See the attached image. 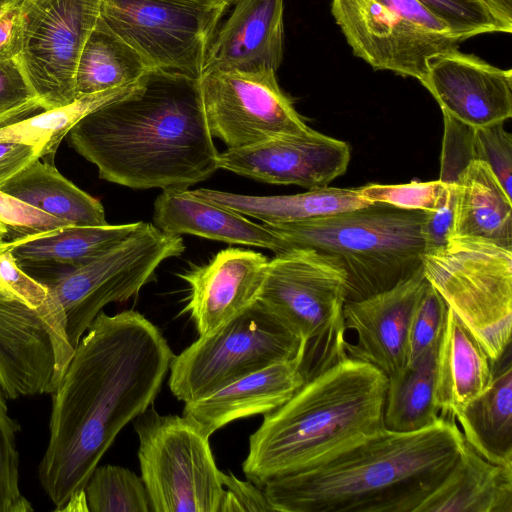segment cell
Wrapping results in <instances>:
<instances>
[{
	"mask_svg": "<svg viewBox=\"0 0 512 512\" xmlns=\"http://www.w3.org/2000/svg\"><path fill=\"white\" fill-rule=\"evenodd\" d=\"M448 306L428 282L411 319L407 367L414 365L438 345L445 324Z\"/></svg>",
	"mask_w": 512,
	"mask_h": 512,
	"instance_id": "35",
	"label": "cell"
},
{
	"mask_svg": "<svg viewBox=\"0 0 512 512\" xmlns=\"http://www.w3.org/2000/svg\"><path fill=\"white\" fill-rule=\"evenodd\" d=\"M67 137L101 179L133 189H188L219 169L200 79L183 75L149 70Z\"/></svg>",
	"mask_w": 512,
	"mask_h": 512,
	"instance_id": "2",
	"label": "cell"
},
{
	"mask_svg": "<svg viewBox=\"0 0 512 512\" xmlns=\"http://www.w3.org/2000/svg\"><path fill=\"white\" fill-rule=\"evenodd\" d=\"M132 86L81 96L69 105L42 110L13 123L0 126V142L36 146L42 150L44 158L49 156L53 159L63 138L82 116Z\"/></svg>",
	"mask_w": 512,
	"mask_h": 512,
	"instance_id": "32",
	"label": "cell"
},
{
	"mask_svg": "<svg viewBox=\"0 0 512 512\" xmlns=\"http://www.w3.org/2000/svg\"><path fill=\"white\" fill-rule=\"evenodd\" d=\"M387 387L382 371L350 357L309 379L287 402L264 414L249 437L245 476L263 487L381 431Z\"/></svg>",
	"mask_w": 512,
	"mask_h": 512,
	"instance_id": "4",
	"label": "cell"
},
{
	"mask_svg": "<svg viewBox=\"0 0 512 512\" xmlns=\"http://www.w3.org/2000/svg\"><path fill=\"white\" fill-rule=\"evenodd\" d=\"M84 493L90 512H151L142 478L122 466H96Z\"/></svg>",
	"mask_w": 512,
	"mask_h": 512,
	"instance_id": "33",
	"label": "cell"
},
{
	"mask_svg": "<svg viewBox=\"0 0 512 512\" xmlns=\"http://www.w3.org/2000/svg\"><path fill=\"white\" fill-rule=\"evenodd\" d=\"M10 248H11L10 240L0 239V253L5 251V250H7V249H10ZM1 290H7V289L5 288V286L0 281V291Z\"/></svg>",
	"mask_w": 512,
	"mask_h": 512,
	"instance_id": "49",
	"label": "cell"
},
{
	"mask_svg": "<svg viewBox=\"0 0 512 512\" xmlns=\"http://www.w3.org/2000/svg\"><path fill=\"white\" fill-rule=\"evenodd\" d=\"M268 262L262 253L227 248L208 263L179 274L190 287L183 311L199 336L215 331L258 300Z\"/></svg>",
	"mask_w": 512,
	"mask_h": 512,
	"instance_id": "19",
	"label": "cell"
},
{
	"mask_svg": "<svg viewBox=\"0 0 512 512\" xmlns=\"http://www.w3.org/2000/svg\"><path fill=\"white\" fill-rule=\"evenodd\" d=\"M24 1H27V0H24Z\"/></svg>",
	"mask_w": 512,
	"mask_h": 512,
	"instance_id": "52",
	"label": "cell"
},
{
	"mask_svg": "<svg viewBox=\"0 0 512 512\" xmlns=\"http://www.w3.org/2000/svg\"><path fill=\"white\" fill-rule=\"evenodd\" d=\"M142 222L66 226L10 240L18 265L37 281L81 267L121 243Z\"/></svg>",
	"mask_w": 512,
	"mask_h": 512,
	"instance_id": "23",
	"label": "cell"
},
{
	"mask_svg": "<svg viewBox=\"0 0 512 512\" xmlns=\"http://www.w3.org/2000/svg\"><path fill=\"white\" fill-rule=\"evenodd\" d=\"M424 275L491 362L511 344L512 249L475 237H451L422 256Z\"/></svg>",
	"mask_w": 512,
	"mask_h": 512,
	"instance_id": "7",
	"label": "cell"
},
{
	"mask_svg": "<svg viewBox=\"0 0 512 512\" xmlns=\"http://www.w3.org/2000/svg\"><path fill=\"white\" fill-rule=\"evenodd\" d=\"M195 1L203 2V3H217L222 0H195ZM225 1H227L229 3H234L236 0H225Z\"/></svg>",
	"mask_w": 512,
	"mask_h": 512,
	"instance_id": "51",
	"label": "cell"
},
{
	"mask_svg": "<svg viewBox=\"0 0 512 512\" xmlns=\"http://www.w3.org/2000/svg\"><path fill=\"white\" fill-rule=\"evenodd\" d=\"M438 345L399 376L388 379L383 412L386 429L411 432L440 419V410L435 402Z\"/></svg>",
	"mask_w": 512,
	"mask_h": 512,
	"instance_id": "31",
	"label": "cell"
},
{
	"mask_svg": "<svg viewBox=\"0 0 512 512\" xmlns=\"http://www.w3.org/2000/svg\"><path fill=\"white\" fill-rule=\"evenodd\" d=\"M464 441L456 422L443 417L411 432L383 428L262 488L277 512H417L457 461Z\"/></svg>",
	"mask_w": 512,
	"mask_h": 512,
	"instance_id": "3",
	"label": "cell"
},
{
	"mask_svg": "<svg viewBox=\"0 0 512 512\" xmlns=\"http://www.w3.org/2000/svg\"><path fill=\"white\" fill-rule=\"evenodd\" d=\"M6 237H8V230L0 223V239H5Z\"/></svg>",
	"mask_w": 512,
	"mask_h": 512,
	"instance_id": "50",
	"label": "cell"
},
{
	"mask_svg": "<svg viewBox=\"0 0 512 512\" xmlns=\"http://www.w3.org/2000/svg\"><path fill=\"white\" fill-rule=\"evenodd\" d=\"M0 223L7 228L10 240L72 226L2 190H0Z\"/></svg>",
	"mask_w": 512,
	"mask_h": 512,
	"instance_id": "40",
	"label": "cell"
},
{
	"mask_svg": "<svg viewBox=\"0 0 512 512\" xmlns=\"http://www.w3.org/2000/svg\"><path fill=\"white\" fill-rule=\"evenodd\" d=\"M153 223L169 235L190 234L275 253L285 251L282 239L263 224L202 199L189 189H164L154 202Z\"/></svg>",
	"mask_w": 512,
	"mask_h": 512,
	"instance_id": "22",
	"label": "cell"
},
{
	"mask_svg": "<svg viewBox=\"0 0 512 512\" xmlns=\"http://www.w3.org/2000/svg\"><path fill=\"white\" fill-rule=\"evenodd\" d=\"M174 355L159 328L140 312L96 316L51 394L39 480L55 511L84 494L118 433L153 404Z\"/></svg>",
	"mask_w": 512,
	"mask_h": 512,
	"instance_id": "1",
	"label": "cell"
},
{
	"mask_svg": "<svg viewBox=\"0 0 512 512\" xmlns=\"http://www.w3.org/2000/svg\"><path fill=\"white\" fill-rule=\"evenodd\" d=\"M23 1L24 0H0V13L14 5L22 3Z\"/></svg>",
	"mask_w": 512,
	"mask_h": 512,
	"instance_id": "48",
	"label": "cell"
},
{
	"mask_svg": "<svg viewBox=\"0 0 512 512\" xmlns=\"http://www.w3.org/2000/svg\"><path fill=\"white\" fill-rule=\"evenodd\" d=\"M0 190L72 226L108 224L101 202L65 178L53 162L35 160Z\"/></svg>",
	"mask_w": 512,
	"mask_h": 512,
	"instance_id": "29",
	"label": "cell"
},
{
	"mask_svg": "<svg viewBox=\"0 0 512 512\" xmlns=\"http://www.w3.org/2000/svg\"><path fill=\"white\" fill-rule=\"evenodd\" d=\"M454 184L451 237H475L512 249L511 197L487 164L470 161Z\"/></svg>",
	"mask_w": 512,
	"mask_h": 512,
	"instance_id": "27",
	"label": "cell"
},
{
	"mask_svg": "<svg viewBox=\"0 0 512 512\" xmlns=\"http://www.w3.org/2000/svg\"><path fill=\"white\" fill-rule=\"evenodd\" d=\"M149 70L138 52L99 18L77 64L76 91L81 97L129 87Z\"/></svg>",
	"mask_w": 512,
	"mask_h": 512,
	"instance_id": "30",
	"label": "cell"
},
{
	"mask_svg": "<svg viewBox=\"0 0 512 512\" xmlns=\"http://www.w3.org/2000/svg\"><path fill=\"white\" fill-rule=\"evenodd\" d=\"M204 112L213 138L237 149L310 128L268 69L212 71L200 79Z\"/></svg>",
	"mask_w": 512,
	"mask_h": 512,
	"instance_id": "15",
	"label": "cell"
},
{
	"mask_svg": "<svg viewBox=\"0 0 512 512\" xmlns=\"http://www.w3.org/2000/svg\"><path fill=\"white\" fill-rule=\"evenodd\" d=\"M101 0H27L21 3L15 57L41 108L69 105L82 49L100 17Z\"/></svg>",
	"mask_w": 512,
	"mask_h": 512,
	"instance_id": "13",
	"label": "cell"
},
{
	"mask_svg": "<svg viewBox=\"0 0 512 512\" xmlns=\"http://www.w3.org/2000/svg\"><path fill=\"white\" fill-rule=\"evenodd\" d=\"M0 281L8 291L32 308L41 306L49 295L43 284L18 265L11 248L0 253Z\"/></svg>",
	"mask_w": 512,
	"mask_h": 512,
	"instance_id": "42",
	"label": "cell"
},
{
	"mask_svg": "<svg viewBox=\"0 0 512 512\" xmlns=\"http://www.w3.org/2000/svg\"><path fill=\"white\" fill-rule=\"evenodd\" d=\"M455 209V184L448 190L436 210L428 212L424 225L425 251L444 246L452 235Z\"/></svg>",
	"mask_w": 512,
	"mask_h": 512,
	"instance_id": "44",
	"label": "cell"
},
{
	"mask_svg": "<svg viewBox=\"0 0 512 512\" xmlns=\"http://www.w3.org/2000/svg\"><path fill=\"white\" fill-rule=\"evenodd\" d=\"M504 123L472 127L471 146L473 160L487 164L504 191L511 197L512 190V136Z\"/></svg>",
	"mask_w": 512,
	"mask_h": 512,
	"instance_id": "38",
	"label": "cell"
},
{
	"mask_svg": "<svg viewBox=\"0 0 512 512\" xmlns=\"http://www.w3.org/2000/svg\"><path fill=\"white\" fill-rule=\"evenodd\" d=\"M257 301L300 339L306 381L347 357L346 273L332 257L309 248L276 253Z\"/></svg>",
	"mask_w": 512,
	"mask_h": 512,
	"instance_id": "6",
	"label": "cell"
},
{
	"mask_svg": "<svg viewBox=\"0 0 512 512\" xmlns=\"http://www.w3.org/2000/svg\"><path fill=\"white\" fill-rule=\"evenodd\" d=\"M428 281L421 266L392 288L357 301H346L343 320L347 357L369 363L388 379L399 376L408 363V340L414 310Z\"/></svg>",
	"mask_w": 512,
	"mask_h": 512,
	"instance_id": "17",
	"label": "cell"
},
{
	"mask_svg": "<svg viewBox=\"0 0 512 512\" xmlns=\"http://www.w3.org/2000/svg\"><path fill=\"white\" fill-rule=\"evenodd\" d=\"M491 375L488 355L448 307L436 358L435 402L440 417L455 421L487 387Z\"/></svg>",
	"mask_w": 512,
	"mask_h": 512,
	"instance_id": "24",
	"label": "cell"
},
{
	"mask_svg": "<svg viewBox=\"0 0 512 512\" xmlns=\"http://www.w3.org/2000/svg\"><path fill=\"white\" fill-rule=\"evenodd\" d=\"M464 41L478 34L500 32L482 0H417Z\"/></svg>",
	"mask_w": 512,
	"mask_h": 512,
	"instance_id": "36",
	"label": "cell"
},
{
	"mask_svg": "<svg viewBox=\"0 0 512 512\" xmlns=\"http://www.w3.org/2000/svg\"><path fill=\"white\" fill-rule=\"evenodd\" d=\"M151 512H220L225 495L209 436L190 417L149 407L133 420Z\"/></svg>",
	"mask_w": 512,
	"mask_h": 512,
	"instance_id": "8",
	"label": "cell"
},
{
	"mask_svg": "<svg viewBox=\"0 0 512 512\" xmlns=\"http://www.w3.org/2000/svg\"><path fill=\"white\" fill-rule=\"evenodd\" d=\"M465 441L487 461L512 467V347L492 362L487 387L456 416Z\"/></svg>",
	"mask_w": 512,
	"mask_h": 512,
	"instance_id": "26",
	"label": "cell"
},
{
	"mask_svg": "<svg viewBox=\"0 0 512 512\" xmlns=\"http://www.w3.org/2000/svg\"><path fill=\"white\" fill-rule=\"evenodd\" d=\"M230 4L101 0L100 19L150 70L201 79L206 52Z\"/></svg>",
	"mask_w": 512,
	"mask_h": 512,
	"instance_id": "12",
	"label": "cell"
},
{
	"mask_svg": "<svg viewBox=\"0 0 512 512\" xmlns=\"http://www.w3.org/2000/svg\"><path fill=\"white\" fill-rule=\"evenodd\" d=\"M185 250L183 239L151 223L91 262L39 281L65 313L66 333L75 349L102 308L137 295L155 279L158 266Z\"/></svg>",
	"mask_w": 512,
	"mask_h": 512,
	"instance_id": "10",
	"label": "cell"
},
{
	"mask_svg": "<svg viewBox=\"0 0 512 512\" xmlns=\"http://www.w3.org/2000/svg\"><path fill=\"white\" fill-rule=\"evenodd\" d=\"M208 46L203 74L277 71L284 51V0H236Z\"/></svg>",
	"mask_w": 512,
	"mask_h": 512,
	"instance_id": "20",
	"label": "cell"
},
{
	"mask_svg": "<svg viewBox=\"0 0 512 512\" xmlns=\"http://www.w3.org/2000/svg\"><path fill=\"white\" fill-rule=\"evenodd\" d=\"M21 3L0 13V58H15L19 50Z\"/></svg>",
	"mask_w": 512,
	"mask_h": 512,
	"instance_id": "46",
	"label": "cell"
},
{
	"mask_svg": "<svg viewBox=\"0 0 512 512\" xmlns=\"http://www.w3.org/2000/svg\"><path fill=\"white\" fill-rule=\"evenodd\" d=\"M449 184L440 180L412 181L407 184H368L357 188L367 202L385 203L406 210L434 211L444 198Z\"/></svg>",
	"mask_w": 512,
	"mask_h": 512,
	"instance_id": "37",
	"label": "cell"
},
{
	"mask_svg": "<svg viewBox=\"0 0 512 512\" xmlns=\"http://www.w3.org/2000/svg\"><path fill=\"white\" fill-rule=\"evenodd\" d=\"M331 13L354 56L420 82L429 58L461 42L417 0H332Z\"/></svg>",
	"mask_w": 512,
	"mask_h": 512,
	"instance_id": "11",
	"label": "cell"
},
{
	"mask_svg": "<svg viewBox=\"0 0 512 512\" xmlns=\"http://www.w3.org/2000/svg\"><path fill=\"white\" fill-rule=\"evenodd\" d=\"M74 350L64 310L50 293L32 308L0 291V387L7 398L52 394Z\"/></svg>",
	"mask_w": 512,
	"mask_h": 512,
	"instance_id": "14",
	"label": "cell"
},
{
	"mask_svg": "<svg viewBox=\"0 0 512 512\" xmlns=\"http://www.w3.org/2000/svg\"><path fill=\"white\" fill-rule=\"evenodd\" d=\"M43 158L42 150L36 146L0 142V188L35 160Z\"/></svg>",
	"mask_w": 512,
	"mask_h": 512,
	"instance_id": "45",
	"label": "cell"
},
{
	"mask_svg": "<svg viewBox=\"0 0 512 512\" xmlns=\"http://www.w3.org/2000/svg\"><path fill=\"white\" fill-rule=\"evenodd\" d=\"M221 481L227 489H225L220 512L274 511L264 489L250 480L241 481L232 473L221 472Z\"/></svg>",
	"mask_w": 512,
	"mask_h": 512,
	"instance_id": "43",
	"label": "cell"
},
{
	"mask_svg": "<svg viewBox=\"0 0 512 512\" xmlns=\"http://www.w3.org/2000/svg\"><path fill=\"white\" fill-rule=\"evenodd\" d=\"M303 356L269 365L198 399L185 402L183 415L210 437L228 423L266 414L287 402L306 382Z\"/></svg>",
	"mask_w": 512,
	"mask_h": 512,
	"instance_id": "21",
	"label": "cell"
},
{
	"mask_svg": "<svg viewBox=\"0 0 512 512\" xmlns=\"http://www.w3.org/2000/svg\"><path fill=\"white\" fill-rule=\"evenodd\" d=\"M196 196L266 224L289 223L353 210L368 205L356 189L324 187L303 193L251 196L207 188Z\"/></svg>",
	"mask_w": 512,
	"mask_h": 512,
	"instance_id": "28",
	"label": "cell"
},
{
	"mask_svg": "<svg viewBox=\"0 0 512 512\" xmlns=\"http://www.w3.org/2000/svg\"><path fill=\"white\" fill-rule=\"evenodd\" d=\"M421 84L443 114L473 128L504 123L512 116V71L457 48L427 61Z\"/></svg>",
	"mask_w": 512,
	"mask_h": 512,
	"instance_id": "18",
	"label": "cell"
},
{
	"mask_svg": "<svg viewBox=\"0 0 512 512\" xmlns=\"http://www.w3.org/2000/svg\"><path fill=\"white\" fill-rule=\"evenodd\" d=\"M350 148L344 141L313 129L255 145L226 149L218 154V168L254 180L324 188L345 173Z\"/></svg>",
	"mask_w": 512,
	"mask_h": 512,
	"instance_id": "16",
	"label": "cell"
},
{
	"mask_svg": "<svg viewBox=\"0 0 512 512\" xmlns=\"http://www.w3.org/2000/svg\"><path fill=\"white\" fill-rule=\"evenodd\" d=\"M6 399L0 387V512H31L33 507L19 487L20 425L9 415Z\"/></svg>",
	"mask_w": 512,
	"mask_h": 512,
	"instance_id": "34",
	"label": "cell"
},
{
	"mask_svg": "<svg viewBox=\"0 0 512 512\" xmlns=\"http://www.w3.org/2000/svg\"><path fill=\"white\" fill-rule=\"evenodd\" d=\"M500 32H512V0H482Z\"/></svg>",
	"mask_w": 512,
	"mask_h": 512,
	"instance_id": "47",
	"label": "cell"
},
{
	"mask_svg": "<svg viewBox=\"0 0 512 512\" xmlns=\"http://www.w3.org/2000/svg\"><path fill=\"white\" fill-rule=\"evenodd\" d=\"M15 58H0V126L42 111Z\"/></svg>",
	"mask_w": 512,
	"mask_h": 512,
	"instance_id": "39",
	"label": "cell"
},
{
	"mask_svg": "<svg viewBox=\"0 0 512 512\" xmlns=\"http://www.w3.org/2000/svg\"><path fill=\"white\" fill-rule=\"evenodd\" d=\"M444 115V138L439 180L454 184L460 172L473 160L472 127Z\"/></svg>",
	"mask_w": 512,
	"mask_h": 512,
	"instance_id": "41",
	"label": "cell"
},
{
	"mask_svg": "<svg viewBox=\"0 0 512 512\" xmlns=\"http://www.w3.org/2000/svg\"><path fill=\"white\" fill-rule=\"evenodd\" d=\"M427 211L385 203L308 220L263 225L285 250L309 248L332 257L346 273V301L383 292L422 266Z\"/></svg>",
	"mask_w": 512,
	"mask_h": 512,
	"instance_id": "5",
	"label": "cell"
},
{
	"mask_svg": "<svg viewBox=\"0 0 512 512\" xmlns=\"http://www.w3.org/2000/svg\"><path fill=\"white\" fill-rule=\"evenodd\" d=\"M304 353L300 339L256 301L174 355L168 385L185 403L274 363L304 358Z\"/></svg>",
	"mask_w": 512,
	"mask_h": 512,
	"instance_id": "9",
	"label": "cell"
},
{
	"mask_svg": "<svg viewBox=\"0 0 512 512\" xmlns=\"http://www.w3.org/2000/svg\"><path fill=\"white\" fill-rule=\"evenodd\" d=\"M417 512H512V467L487 461L464 441L457 461Z\"/></svg>",
	"mask_w": 512,
	"mask_h": 512,
	"instance_id": "25",
	"label": "cell"
}]
</instances>
